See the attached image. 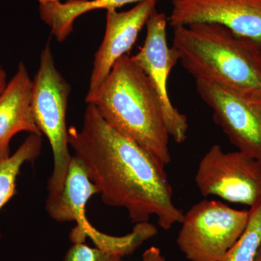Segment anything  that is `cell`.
I'll list each match as a JSON object with an SVG mask.
<instances>
[{
	"label": "cell",
	"mask_w": 261,
	"mask_h": 261,
	"mask_svg": "<svg viewBox=\"0 0 261 261\" xmlns=\"http://www.w3.org/2000/svg\"><path fill=\"white\" fill-rule=\"evenodd\" d=\"M158 0H143L127 11L107 10L102 42L94 56L89 89L97 88L120 58L128 55L142 29L156 10Z\"/></svg>",
	"instance_id": "cell-10"
},
{
	"label": "cell",
	"mask_w": 261,
	"mask_h": 261,
	"mask_svg": "<svg viewBox=\"0 0 261 261\" xmlns=\"http://www.w3.org/2000/svg\"><path fill=\"white\" fill-rule=\"evenodd\" d=\"M250 211L203 200L184 215L176 244L190 261H221L245 231Z\"/></svg>",
	"instance_id": "cell-5"
},
{
	"label": "cell",
	"mask_w": 261,
	"mask_h": 261,
	"mask_svg": "<svg viewBox=\"0 0 261 261\" xmlns=\"http://www.w3.org/2000/svg\"><path fill=\"white\" fill-rule=\"evenodd\" d=\"M38 1H39V0H38Z\"/></svg>",
	"instance_id": "cell-22"
},
{
	"label": "cell",
	"mask_w": 261,
	"mask_h": 261,
	"mask_svg": "<svg viewBox=\"0 0 261 261\" xmlns=\"http://www.w3.org/2000/svg\"><path fill=\"white\" fill-rule=\"evenodd\" d=\"M32 80L23 63L0 94V160L10 155V142L20 132L42 135L32 108Z\"/></svg>",
	"instance_id": "cell-11"
},
{
	"label": "cell",
	"mask_w": 261,
	"mask_h": 261,
	"mask_svg": "<svg viewBox=\"0 0 261 261\" xmlns=\"http://www.w3.org/2000/svg\"><path fill=\"white\" fill-rule=\"evenodd\" d=\"M249 211L245 231L221 261H255L261 245V200Z\"/></svg>",
	"instance_id": "cell-15"
},
{
	"label": "cell",
	"mask_w": 261,
	"mask_h": 261,
	"mask_svg": "<svg viewBox=\"0 0 261 261\" xmlns=\"http://www.w3.org/2000/svg\"><path fill=\"white\" fill-rule=\"evenodd\" d=\"M57 2H61V0H39V4H42V3H57Z\"/></svg>",
	"instance_id": "cell-20"
},
{
	"label": "cell",
	"mask_w": 261,
	"mask_h": 261,
	"mask_svg": "<svg viewBox=\"0 0 261 261\" xmlns=\"http://www.w3.org/2000/svg\"><path fill=\"white\" fill-rule=\"evenodd\" d=\"M6 85H7L6 81H3V82H0V94H1L2 92H3V91L4 90V89L5 88V87H6Z\"/></svg>",
	"instance_id": "cell-19"
},
{
	"label": "cell",
	"mask_w": 261,
	"mask_h": 261,
	"mask_svg": "<svg viewBox=\"0 0 261 261\" xmlns=\"http://www.w3.org/2000/svg\"><path fill=\"white\" fill-rule=\"evenodd\" d=\"M42 135L30 134L7 159L0 160V210L16 193V182L22 166L34 162L41 153Z\"/></svg>",
	"instance_id": "cell-13"
},
{
	"label": "cell",
	"mask_w": 261,
	"mask_h": 261,
	"mask_svg": "<svg viewBox=\"0 0 261 261\" xmlns=\"http://www.w3.org/2000/svg\"><path fill=\"white\" fill-rule=\"evenodd\" d=\"M213 118L238 150L261 161V101L242 97L211 82L195 81Z\"/></svg>",
	"instance_id": "cell-8"
},
{
	"label": "cell",
	"mask_w": 261,
	"mask_h": 261,
	"mask_svg": "<svg viewBox=\"0 0 261 261\" xmlns=\"http://www.w3.org/2000/svg\"><path fill=\"white\" fill-rule=\"evenodd\" d=\"M99 194L80 160L72 156L64 185L58 195L47 197L46 211L58 222H75L70 239L73 243H84V232L90 226L86 206L92 196Z\"/></svg>",
	"instance_id": "cell-12"
},
{
	"label": "cell",
	"mask_w": 261,
	"mask_h": 261,
	"mask_svg": "<svg viewBox=\"0 0 261 261\" xmlns=\"http://www.w3.org/2000/svg\"><path fill=\"white\" fill-rule=\"evenodd\" d=\"M70 92L69 83L57 69L50 43L48 42L41 53L32 87L33 114L41 133L49 140L54 159L47 184L48 197H55L61 192L72 159L66 124Z\"/></svg>",
	"instance_id": "cell-4"
},
{
	"label": "cell",
	"mask_w": 261,
	"mask_h": 261,
	"mask_svg": "<svg viewBox=\"0 0 261 261\" xmlns=\"http://www.w3.org/2000/svg\"><path fill=\"white\" fill-rule=\"evenodd\" d=\"M168 23L166 14L156 10L146 25L143 45L132 58L148 76L159 95L168 135L181 144L187 140L189 125L187 116L173 106L168 94V79L178 56L174 48L168 46Z\"/></svg>",
	"instance_id": "cell-7"
},
{
	"label": "cell",
	"mask_w": 261,
	"mask_h": 261,
	"mask_svg": "<svg viewBox=\"0 0 261 261\" xmlns=\"http://www.w3.org/2000/svg\"><path fill=\"white\" fill-rule=\"evenodd\" d=\"M7 74L5 70L0 67V82L6 81Z\"/></svg>",
	"instance_id": "cell-18"
},
{
	"label": "cell",
	"mask_w": 261,
	"mask_h": 261,
	"mask_svg": "<svg viewBox=\"0 0 261 261\" xmlns=\"http://www.w3.org/2000/svg\"><path fill=\"white\" fill-rule=\"evenodd\" d=\"M121 255L101 250L92 248L84 243H73L63 261H123Z\"/></svg>",
	"instance_id": "cell-16"
},
{
	"label": "cell",
	"mask_w": 261,
	"mask_h": 261,
	"mask_svg": "<svg viewBox=\"0 0 261 261\" xmlns=\"http://www.w3.org/2000/svg\"><path fill=\"white\" fill-rule=\"evenodd\" d=\"M142 261H167L166 260L159 247H151L142 255Z\"/></svg>",
	"instance_id": "cell-17"
},
{
	"label": "cell",
	"mask_w": 261,
	"mask_h": 261,
	"mask_svg": "<svg viewBox=\"0 0 261 261\" xmlns=\"http://www.w3.org/2000/svg\"><path fill=\"white\" fill-rule=\"evenodd\" d=\"M195 181L201 195L252 207L261 200V161L214 145L202 158Z\"/></svg>",
	"instance_id": "cell-6"
},
{
	"label": "cell",
	"mask_w": 261,
	"mask_h": 261,
	"mask_svg": "<svg viewBox=\"0 0 261 261\" xmlns=\"http://www.w3.org/2000/svg\"><path fill=\"white\" fill-rule=\"evenodd\" d=\"M173 29L178 61L195 78L261 101V44L218 23Z\"/></svg>",
	"instance_id": "cell-2"
},
{
	"label": "cell",
	"mask_w": 261,
	"mask_h": 261,
	"mask_svg": "<svg viewBox=\"0 0 261 261\" xmlns=\"http://www.w3.org/2000/svg\"><path fill=\"white\" fill-rule=\"evenodd\" d=\"M141 1L143 0H68L66 3L59 2L53 5L49 15L51 23L58 32L70 34L75 20L84 13L99 9L117 10Z\"/></svg>",
	"instance_id": "cell-14"
},
{
	"label": "cell",
	"mask_w": 261,
	"mask_h": 261,
	"mask_svg": "<svg viewBox=\"0 0 261 261\" xmlns=\"http://www.w3.org/2000/svg\"><path fill=\"white\" fill-rule=\"evenodd\" d=\"M68 143L97 187L103 203L122 207L135 224L157 217L160 227L181 224L173 189L161 161L105 121L87 104L83 126L68 128Z\"/></svg>",
	"instance_id": "cell-1"
},
{
	"label": "cell",
	"mask_w": 261,
	"mask_h": 261,
	"mask_svg": "<svg viewBox=\"0 0 261 261\" xmlns=\"http://www.w3.org/2000/svg\"><path fill=\"white\" fill-rule=\"evenodd\" d=\"M92 105L108 124L167 166L171 161L162 106L143 70L126 55L97 88L89 90Z\"/></svg>",
	"instance_id": "cell-3"
},
{
	"label": "cell",
	"mask_w": 261,
	"mask_h": 261,
	"mask_svg": "<svg viewBox=\"0 0 261 261\" xmlns=\"http://www.w3.org/2000/svg\"><path fill=\"white\" fill-rule=\"evenodd\" d=\"M168 22L173 28L218 23L261 44V0H173Z\"/></svg>",
	"instance_id": "cell-9"
},
{
	"label": "cell",
	"mask_w": 261,
	"mask_h": 261,
	"mask_svg": "<svg viewBox=\"0 0 261 261\" xmlns=\"http://www.w3.org/2000/svg\"><path fill=\"white\" fill-rule=\"evenodd\" d=\"M255 261H261V245L260 247H259Z\"/></svg>",
	"instance_id": "cell-21"
}]
</instances>
